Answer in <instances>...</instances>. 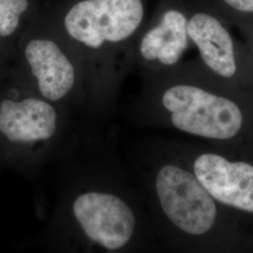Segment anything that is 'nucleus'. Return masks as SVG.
Segmentation results:
<instances>
[{"label": "nucleus", "instance_id": "4", "mask_svg": "<svg viewBox=\"0 0 253 253\" xmlns=\"http://www.w3.org/2000/svg\"><path fill=\"white\" fill-rule=\"evenodd\" d=\"M201 84L180 65L145 73L131 122L170 128L217 145L253 143V97Z\"/></svg>", "mask_w": 253, "mask_h": 253}, {"label": "nucleus", "instance_id": "8", "mask_svg": "<svg viewBox=\"0 0 253 253\" xmlns=\"http://www.w3.org/2000/svg\"><path fill=\"white\" fill-rule=\"evenodd\" d=\"M187 13L172 0H166L151 24H145L134 45V64L145 73L175 68L190 45Z\"/></svg>", "mask_w": 253, "mask_h": 253}, {"label": "nucleus", "instance_id": "1", "mask_svg": "<svg viewBox=\"0 0 253 253\" xmlns=\"http://www.w3.org/2000/svg\"><path fill=\"white\" fill-rule=\"evenodd\" d=\"M84 121L52 165L56 202L36 243L60 253H139L157 235L116 152V129Z\"/></svg>", "mask_w": 253, "mask_h": 253}, {"label": "nucleus", "instance_id": "9", "mask_svg": "<svg viewBox=\"0 0 253 253\" xmlns=\"http://www.w3.org/2000/svg\"><path fill=\"white\" fill-rule=\"evenodd\" d=\"M188 35L208 70L224 81L238 80L240 60L234 39L218 19L200 11L189 16Z\"/></svg>", "mask_w": 253, "mask_h": 253}, {"label": "nucleus", "instance_id": "3", "mask_svg": "<svg viewBox=\"0 0 253 253\" xmlns=\"http://www.w3.org/2000/svg\"><path fill=\"white\" fill-rule=\"evenodd\" d=\"M45 7L81 60L87 118L108 123L134 66L136 39L145 25V0H54Z\"/></svg>", "mask_w": 253, "mask_h": 253}, {"label": "nucleus", "instance_id": "6", "mask_svg": "<svg viewBox=\"0 0 253 253\" xmlns=\"http://www.w3.org/2000/svg\"><path fill=\"white\" fill-rule=\"evenodd\" d=\"M8 73L68 116L88 120L81 60L45 6L42 5L20 37Z\"/></svg>", "mask_w": 253, "mask_h": 253}, {"label": "nucleus", "instance_id": "12", "mask_svg": "<svg viewBox=\"0 0 253 253\" xmlns=\"http://www.w3.org/2000/svg\"><path fill=\"white\" fill-rule=\"evenodd\" d=\"M9 64L6 63L5 61L0 59V86L2 85L3 82L5 81L8 73Z\"/></svg>", "mask_w": 253, "mask_h": 253}, {"label": "nucleus", "instance_id": "11", "mask_svg": "<svg viewBox=\"0 0 253 253\" xmlns=\"http://www.w3.org/2000/svg\"><path fill=\"white\" fill-rule=\"evenodd\" d=\"M229 8L241 13H253V0H222Z\"/></svg>", "mask_w": 253, "mask_h": 253}, {"label": "nucleus", "instance_id": "7", "mask_svg": "<svg viewBox=\"0 0 253 253\" xmlns=\"http://www.w3.org/2000/svg\"><path fill=\"white\" fill-rule=\"evenodd\" d=\"M175 145L210 195L237 220L253 224V143Z\"/></svg>", "mask_w": 253, "mask_h": 253}, {"label": "nucleus", "instance_id": "2", "mask_svg": "<svg viewBox=\"0 0 253 253\" xmlns=\"http://www.w3.org/2000/svg\"><path fill=\"white\" fill-rule=\"evenodd\" d=\"M132 166L156 235L167 247L217 251L249 243L238 220L202 185L175 142L140 146Z\"/></svg>", "mask_w": 253, "mask_h": 253}, {"label": "nucleus", "instance_id": "5", "mask_svg": "<svg viewBox=\"0 0 253 253\" xmlns=\"http://www.w3.org/2000/svg\"><path fill=\"white\" fill-rule=\"evenodd\" d=\"M83 120L7 73L0 86V172L36 179L60 157Z\"/></svg>", "mask_w": 253, "mask_h": 253}, {"label": "nucleus", "instance_id": "10", "mask_svg": "<svg viewBox=\"0 0 253 253\" xmlns=\"http://www.w3.org/2000/svg\"><path fill=\"white\" fill-rule=\"evenodd\" d=\"M42 7V0H0V59L10 64L19 39Z\"/></svg>", "mask_w": 253, "mask_h": 253}]
</instances>
